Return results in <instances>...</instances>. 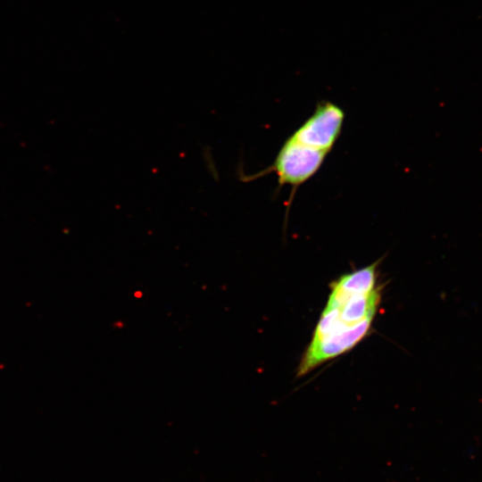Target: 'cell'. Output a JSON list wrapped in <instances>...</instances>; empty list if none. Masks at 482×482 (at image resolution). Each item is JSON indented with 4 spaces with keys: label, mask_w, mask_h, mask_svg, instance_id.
<instances>
[{
    "label": "cell",
    "mask_w": 482,
    "mask_h": 482,
    "mask_svg": "<svg viewBox=\"0 0 482 482\" xmlns=\"http://www.w3.org/2000/svg\"><path fill=\"white\" fill-rule=\"evenodd\" d=\"M379 262L344 274L330 285L298 376L350 351L369 334L381 299Z\"/></svg>",
    "instance_id": "1"
},
{
    "label": "cell",
    "mask_w": 482,
    "mask_h": 482,
    "mask_svg": "<svg viewBox=\"0 0 482 482\" xmlns=\"http://www.w3.org/2000/svg\"><path fill=\"white\" fill-rule=\"evenodd\" d=\"M327 154L289 137L271 165L251 175H245L243 170H237V179L243 182H249L273 172L278 176L279 187L289 185L296 188L320 170Z\"/></svg>",
    "instance_id": "2"
},
{
    "label": "cell",
    "mask_w": 482,
    "mask_h": 482,
    "mask_svg": "<svg viewBox=\"0 0 482 482\" xmlns=\"http://www.w3.org/2000/svg\"><path fill=\"white\" fill-rule=\"evenodd\" d=\"M344 120L345 112L340 106L329 101H321L290 137L328 154L341 133Z\"/></svg>",
    "instance_id": "3"
}]
</instances>
